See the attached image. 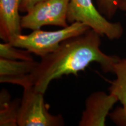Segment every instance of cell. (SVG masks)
<instances>
[{
	"mask_svg": "<svg viewBox=\"0 0 126 126\" xmlns=\"http://www.w3.org/2000/svg\"><path fill=\"white\" fill-rule=\"evenodd\" d=\"M101 36L90 29L85 33L71 37L60 44L56 51L41 58L29 80L36 91L45 94L53 80L64 75L78 76L93 63H97L105 73H113L119 57L110 56L100 49Z\"/></svg>",
	"mask_w": 126,
	"mask_h": 126,
	"instance_id": "6da1fadb",
	"label": "cell"
},
{
	"mask_svg": "<svg viewBox=\"0 0 126 126\" xmlns=\"http://www.w3.org/2000/svg\"><path fill=\"white\" fill-rule=\"evenodd\" d=\"M90 28L84 23L76 22L57 31H44L39 29L28 34H20L10 43L42 58L56 51L63 42L85 33Z\"/></svg>",
	"mask_w": 126,
	"mask_h": 126,
	"instance_id": "7a4b0ae2",
	"label": "cell"
},
{
	"mask_svg": "<svg viewBox=\"0 0 126 126\" xmlns=\"http://www.w3.org/2000/svg\"><path fill=\"white\" fill-rule=\"evenodd\" d=\"M69 23H84L101 36L111 40L122 37L124 29L120 22H111L99 11L92 0H70L67 13Z\"/></svg>",
	"mask_w": 126,
	"mask_h": 126,
	"instance_id": "3957f363",
	"label": "cell"
},
{
	"mask_svg": "<svg viewBox=\"0 0 126 126\" xmlns=\"http://www.w3.org/2000/svg\"><path fill=\"white\" fill-rule=\"evenodd\" d=\"M23 88L18 111L19 126H61L64 122L61 115H53L48 111L43 93L36 91L33 85Z\"/></svg>",
	"mask_w": 126,
	"mask_h": 126,
	"instance_id": "277c9868",
	"label": "cell"
},
{
	"mask_svg": "<svg viewBox=\"0 0 126 126\" xmlns=\"http://www.w3.org/2000/svg\"><path fill=\"white\" fill-rule=\"evenodd\" d=\"M70 0H46L39 2L21 17L22 28L32 31L44 26L65 28Z\"/></svg>",
	"mask_w": 126,
	"mask_h": 126,
	"instance_id": "5b68a950",
	"label": "cell"
},
{
	"mask_svg": "<svg viewBox=\"0 0 126 126\" xmlns=\"http://www.w3.org/2000/svg\"><path fill=\"white\" fill-rule=\"evenodd\" d=\"M117 102V97L110 93L108 94L103 91L92 93L86 99L78 126H106V118Z\"/></svg>",
	"mask_w": 126,
	"mask_h": 126,
	"instance_id": "8992f818",
	"label": "cell"
},
{
	"mask_svg": "<svg viewBox=\"0 0 126 126\" xmlns=\"http://www.w3.org/2000/svg\"><path fill=\"white\" fill-rule=\"evenodd\" d=\"M113 73L116 78L110 83V94L116 96L122 106L117 107L109 116L117 126H126V57H119L114 64Z\"/></svg>",
	"mask_w": 126,
	"mask_h": 126,
	"instance_id": "52a82bcc",
	"label": "cell"
},
{
	"mask_svg": "<svg viewBox=\"0 0 126 126\" xmlns=\"http://www.w3.org/2000/svg\"><path fill=\"white\" fill-rule=\"evenodd\" d=\"M38 64L34 60H10L0 58V82L18 85L23 88L33 85L29 75Z\"/></svg>",
	"mask_w": 126,
	"mask_h": 126,
	"instance_id": "ba28073f",
	"label": "cell"
},
{
	"mask_svg": "<svg viewBox=\"0 0 126 126\" xmlns=\"http://www.w3.org/2000/svg\"><path fill=\"white\" fill-rule=\"evenodd\" d=\"M21 0H0V37L4 42H11L22 34Z\"/></svg>",
	"mask_w": 126,
	"mask_h": 126,
	"instance_id": "9c48e42d",
	"label": "cell"
},
{
	"mask_svg": "<svg viewBox=\"0 0 126 126\" xmlns=\"http://www.w3.org/2000/svg\"><path fill=\"white\" fill-rule=\"evenodd\" d=\"M20 100H11L10 94L5 89H2L0 94V126H18V111Z\"/></svg>",
	"mask_w": 126,
	"mask_h": 126,
	"instance_id": "30bf717a",
	"label": "cell"
},
{
	"mask_svg": "<svg viewBox=\"0 0 126 126\" xmlns=\"http://www.w3.org/2000/svg\"><path fill=\"white\" fill-rule=\"evenodd\" d=\"M0 58L10 60H34L29 50L14 46L10 42L0 44Z\"/></svg>",
	"mask_w": 126,
	"mask_h": 126,
	"instance_id": "8fae6325",
	"label": "cell"
},
{
	"mask_svg": "<svg viewBox=\"0 0 126 126\" xmlns=\"http://www.w3.org/2000/svg\"><path fill=\"white\" fill-rule=\"evenodd\" d=\"M120 2V0H96L97 8L102 15L110 20L116 15Z\"/></svg>",
	"mask_w": 126,
	"mask_h": 126,
	"instance_id": "7c38bea8",
	"label": "cell"
},
{
	"mask_svg": "<svg viewBox=\"0 0 126 126\" xmlns=\"http://www.w3.org/2000/svg\"><path fill=\"white\" fill-rule=\"evenodd\" d=\"M44 1L46 0H21L20 12L22 13H26L36 4Z\"/></svg>",
	"mask_w": 126,
	"mask_h": 126,
	"instance_id": "4fadbf2b",
	"label": "cell"
},
{
	"mask_svg": "<svg viewBox=\"0 0 126 126\" xmlns=\"http://www.w3.org/2000/svg\"><path fill=\"white\" fill-rule=\"evenodd\" d=\"M119 9L125 12V16L126 17V0H120L119 5Z\"/></svg>",
	"mask_w": 126,
	"mask_h": 126,
	"instance_id": "5bb4252c",
	"label": "cell"
}]
</instances>
